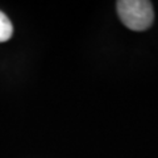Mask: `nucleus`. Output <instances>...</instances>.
<instances>
[{
    "label": "nucleus",
    "mask_w": 158,
    "mask_h": 158,
    "mask_svg": "<svg viewBox=\"0 0 158 158\" xmlns=\"http://www.w3.org/2000/svg\"><path fill=\"white\" fill-rule=\"evenodd\" d=\"M13 27L6 15L0 11V42H6L12 37Z\"/></svg>",
    "instance_id": "nucleus-2"
},
{
    "label": "nucleus",
    "mask_w": 158,
    "mask_h": 158,
    "mask_svg": "<svg viewBox=\"0 0 158 158\" xmlns=\"http://www.w3.org/2000/svg\"><path fill=\"white\" fill-rule=\"evenodd\" d=\"M116 8L123 24L131 31H146L152 27L154 11L148 0H120Z\"/></svg>",
    "instance_id": "nucleus-1"
}]
</instances>
